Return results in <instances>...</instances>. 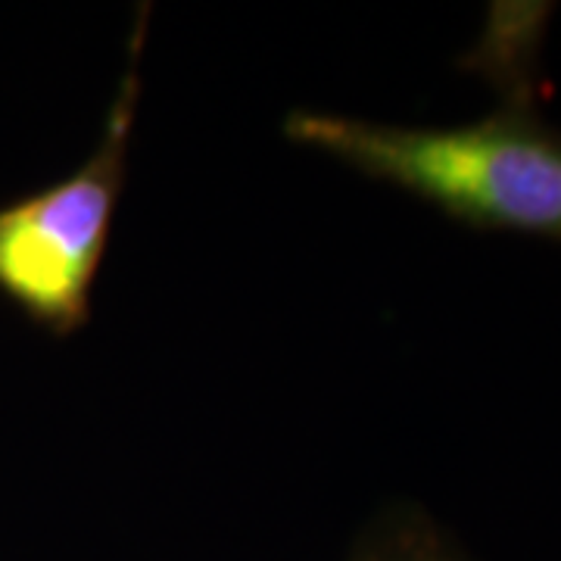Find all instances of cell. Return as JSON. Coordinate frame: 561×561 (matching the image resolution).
<instances>
[{
	"instance_id": "obj_1",
	"label": "cell",
	"mask_w": 561,
	"mask_h": 561,
	"mask_svg": "<svg viewBox=\"0 0 561 561\" xmlns=\"http://www.w3.org/2000/svg\"><path fill=\"white\" fill-rule=\"evenodd\" d=\"M284 131L453 219L561 243V131L527 106L456 128L297 113Z\"/></svg>"
},
{
	"instance_id": "obj_2",
	"label": "cell",
	"mask_w": 561,
	"mask_h": 561,
	"mask_svg": "<svg viewBox=\"0 0 561 561\" xmlns=\"http://www.w3.org/2000/svg\"><path fill=\"white\" fill-rule=\"evenodd\" d=\"M140 44L144 13L94 157L76 175L0 213V290L60 334L76 331L88 316L91 284L119 201L138 119Z\"/></svg>"
},
{
	"instance_id": "obj_3",
	"label": "cell",
	"mask_w": 561,
	"mask_h": 561,
	"mask_svg": "<svg viewBox=\"0 0 561 561\" xmlns=\"http://www.w3.org/2000/svg\"><path fill=\"white\" fill-rule=\"evenodd\" d=\"M353 561H465V556L427 518L402 515L362 542Z\"/></svg>"
}]
</instances>
